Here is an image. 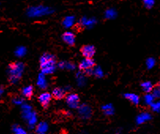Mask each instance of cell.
Wrapping results in <instances>:
<instances>
[{
    "label": "cell",
    "mask_w": 160,
    "mask_h": 134,
    "mask_svg": "<svg viewBox=\"0 0 160 134\" xmlns=\"http://www.w3.org/2000/svg\"><path fill=\"white\" fill-rule=\"evenodd\" d=\"M24 67L25 66L22 62H15L10 63L9 66V81L10 84H16L22 79Z\"/></svg>",
    "instance_id": "6da1fadb"
},
{
    "label": "cell",
    "mask_w": 160,
    "mask_h": 134,
    "mask_svg": "<svg viewBox=\"0 0 160 134\" xmlns=\"http://www.w3.org/2000/svg\"><path fill=\"white\" fill-rule=\"evenodd\" d=\"M40 69L42 71H48V70H52L55 68V66L56 64V57L51 54L45 53L42 55L40 58Z\"/></svg>",
    "instance_id": "7a4b0ae2"
},
{
    "label": "cell",
    "mask_w": 160,
    "mask_h": 134,
    "mask_svg": "<svg viewBox=\"0 0 160 134\" xmlns=\"http://www.w3.org/2000/svg\"><path fill=\"white\" fill-rule=\"evenodd\" d=\"M80 52L83 57H84L85 58H92L96 54V49L93 45H83L80 48Z\"/></svg>",
    "instance_id": "3957f363"
},
{
    "label": "cell",
    "mask_w": 160,
    "mask_h": 134,
    "mask_svg": "<svg viewBox=\"0 0 160 134\" xmlns=\"http://www.w3.org/2000/svg\"><path fill=\"white\" fill-rule=\"evenodd\" d=\"M96 65V62L92 58H84L79 63V69L83 72L90 71L94 68Z\"/></svg>",
    "instance_id": "277c9868"
},
{
    "label": "cell",
    "mask_w": 160,
    "mask_h": 134,
    "mask_svg": "<svg viewBox=\"0 0 160 134\" xmlns=\"http://www.w3.org/2000/svg\"><path fill=\"white\" fill-rule=\"evenodd\" d=\"M66 99V103L69 107L71 108H77L78 107L80 104V98L79 96L76 93H73V94H69L66 96L65 98Z\"/></svg>",
    "instance_id": "5b68a950"
},
{
    "label": "cell",
    "mask_w": 160,
    "mask_h": 134,
    "mask_svg": "<svg viewBox=\"0 0 160 134\" xmlns=\"http://www.w3.org/2000/svg\"><path fill=\"white\" fill-rule=\"evenodd\" d=\"M51 99H52L51 93L48 92H45L41 93L39 96L38 101L43 109H47L49 107L50 103H51Z\"/></svg>",
    "instance_id": "8992f818"
},
{
    "label": "cell",
    "mask_w": 160,
    "mask_h": 134,
    "mask_svg": "<svg viewBox=\"0 0 160 134\" xmlns=\"http://www.w3.org/2000/svg\"><path fill=\"white\" fill-rule=\"evenodd\" d=\"M62 40L69 47L75 46V41H76V36L74 33L71 32H65L62 36Z\"/></svg>",
    "instance_id": "52a82bcc"
},
{
    "label": "cell",
    "mask_w": 160,
    "mask_h": 134,
    "mask_svg": "<svg viewBox=\"0 0 160 134\" xmlns=\"http://www.w3.org/2000/svg\"><path fill=\"white\" fill-rule=\"evenodd\" d=\"M66 92L62 88L60 87H56L53 89L52 92H51V96L52 99H55V100H62V99H65L67 96Z\"/></svg>",
    "instance_id": "ba28073f"
},
{
    "label": "cell",
    "mask_w": 160,
    "mask_h": 134,
    "mask_svg": "<svg viewBox=\"0 0 160 134\" xmlns=\"http://www.w3.org/2000/svg\"><path fill=\"white\" fill-rule=\"evenodd\" d=\"M22 93L26 99H31L33 94H34V88H33L32 85H28V86L25 87V88H22Z\"/></svg>",
    "instance_id": "9c48e42d"
},
{
    "label": "cell",
    "mask_w": 160,
    "mask_h": 134,
    "mask_svg": "<svg viewBox=\"0 0 160 134\" xmlns=\"http://www.w3.org/2000/svg\"><path fill=\"white\" fill-rule=\"evenodd\" d=\"M141 88L146 93H150L153 90V85L150 81H145L141 84Z\"/></svg>",
    "instance_id": "30bf717a"
},
{
    "label": "cell",
    "mask_w": 160,
    "mask_h": 134,
    "mask_svg": "<svg viewBox=\"0 0 160 134\" xmlns=\"http://www.w3.org/2000/svg\"><path fill=\"white\" fill-rule=\"evenodd\" d=\"M47 129H48V127L45 124H40L37 128V134H44L45 132H47Z\"/></svg>",
    "instance_id": "8fae6325"
},
{
    "label": "cell",
    "mask_w": 160,
    "mask_h": 134,
    "mask_svg": "<svg viewBox=\"0 0 160 134\" xmlns=\"http://www.w3.org/2000/svg\"><path fill=\"white\" fill-rule=\"evenodd\" d=\"M155 4V2L152 0H147V1H144V5L145 6L146 8L151 9Z\"/></svg>",
    "instance_id": "7c38bea8"
},
{
    "label": "cell",
    "mask_w": 160,
    "mask_h": 134,
    "mask_svg": "<svg viewBox=\"0 0 160 134\" xmlns=\"http://www.w3.org/2000/svg\"><path fill=\"white\" fill-rule=\"evenodd\" d=\"M154 93H155V96H156V97L158 98H160V88L156 87V88L154 90Z\"/></svg>",
    "instance_id": "4fadbf2b"
},
{
    "label": "cell",
    "mask_w": 160,
    "mask_h": 134,
    "mask_svg": "<svg viewBox=\"0 0 160 134\" xmlns=\"http://www.w3.org/2000/svg\"><path fill=\"white\" fill-rule=\"evenodd\" d=\"M154 109H155L156 111H160V101L158 102V103H156L155 105H154Z\"/></svg>",
    "instance_id": "5bb4252c"
},
{
    "label": "cell",
    "mask_w": 160,
    "mask_h": 134,
    "mask_svg": "<svg viewBox=\"0 0 160 134\" xmlns=\"http://www.w3.org/2000/svg\"><path fill=\"white\" fill-rule=\"evenodd\" d=\"M148 66H149V67H152V66H154V64H155V61H154V60L152 59V58H151V59L148 60Z\"/></svg>",
    "instance_id": "9a60e30c"
},
{
    "label": "cell",
    "mask_w": 160,
    "mask_h": 134,
    "mask_svg": "<svg viewBox=\"0 0 160 134\" xmlns=\"http://www.w3.org/2000/svg\"><path fill=\"white\" fill-rule=\"evenodd\" d=\"M3 92H4L3 88H2V87H0V97L2 96V94H3Z\"/></svg>",
    "instance_id": "2e32d148"
},
{
    "label": "cell",
    "mask_w": 160,
    "mask_h": 134,
    "mask_svg": "<svg viewBox=\"0 0 160 134\" xmlns=\"http://www.w3.org/2000/svg\"><path fill=\"white\" fill-rule=\"evenodd\" d=\"M157 87H158V88H160V81H159V82H158V86H157Z\"/></svg>",
    "instance_id": "e0dca14e"
}]
</instances>
